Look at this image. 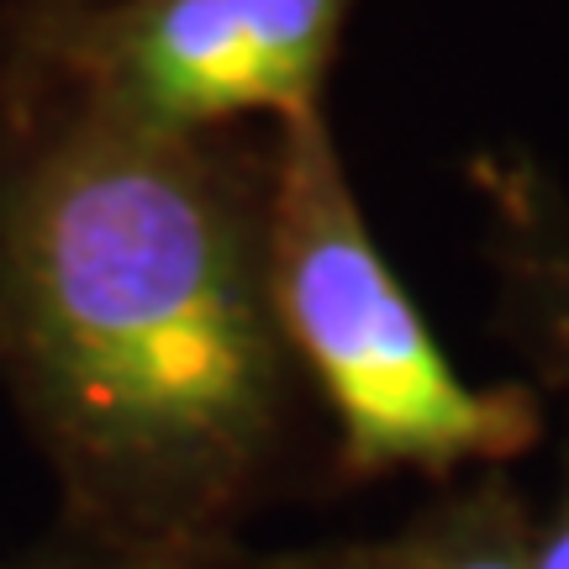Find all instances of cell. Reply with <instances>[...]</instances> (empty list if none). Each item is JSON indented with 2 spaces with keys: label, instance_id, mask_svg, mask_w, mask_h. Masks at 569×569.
Returning a JSON list of instances; mask_svg holds the SVG:
<instances>
[{
  "label": "cell",
  "instance_id": "obj_6",
  "mask_svg": "<svg viewBox=\"0 0 569 569\" xmlns=\"http://www.w3.org/2000/svg\"><path fill=\"white\" fill-rule=\"evenodd\" d=\"M253 549V543H248ZM243 553H232L222 565H142V559H127V553H111L101 543H84L74 532H63L59 522L42 532L38 543H27L17 553H0V569H243Z\"/></svg>",
  "mask_w": 569,
  "mask_h": 569
},
{
  "label": "cell",
  "instance_id": "obj_5",
  "mask_svg": "<svg viewBox=\"0 0 569 569\" xmlns=\"http://www.w3.org/2000/svg\"><path fill=\"white\" fill-rule=\"evenodd\" d=\"M532 496L511 469L432 490L407 522L301 549H248L243 569H532Z\"/></svg>",
  "mask_w": 569,
  "mask_h": 569
},
{
  "label": "cell",
  "instance_id": "obj_7",
  "mask_svg": "<svg viewBox=\"0 0 569 569\" xmlns=\"http://www.w3.org/2000/svg\"><path fill=\"white\" fill-rule=\"evenodd\" d=\"M96 0H0V27L11 21H42V17H63V11H80Z\"/></svg>",
  "mask_w": 569,
  "mask_h": 569
},
{
  "label": "cell",
  "instance_id": "obj_1",
  "mask_svg": "<svg viewBox=\"0 0 569 569\" xmlns=\"http://www.w3.org/2000/svg\"><path fill=\"white\" fill-rule=\"evenodd\" d=\"M264 184L269 127L0 106V386L63 532L222 565L259 511L327 475L269 290Z\"/></svg>",
  "mask_w": 569,
  "mask_h": 569
},
{
  "label": "cell",
  "instance_id": "obj_4",
  "mask_svg": "<svg viewBox=\"0 0 569 569\" xmlns=\"http://www.w3.org/2000/svg\"><path fill=\"white\" fill-rule=\"evenodd\" d=\"M469 190L486 211V264L496 327L559 411V465L532 507V569H569V190L532 148H486L469 159Z\"/></svg>",
  "mask_w": 569,
  "mask_h": 569
},
{
  "label": "cell",
  "instance_id": "obj_2",
  "mask_svg": "<svg viewBox=\"0 0 569 569\" xmlns=\"http://www.w3.org/2000/svg\"><path fill=\"white\" fill-rule=\"evenodd\" d=\"M269 290L327 443V486L511 469L549 438L532 380L475 386L411 301L348 180L327 106L269 127Z\"/></svg>",
  "mask_w": 569,
  "mask_h": 569
},
{
  "label": "cell",
  "instance_id": "obj_3",
  "mask_svg": "<svg viewBox=\"0 0 569 569\" xmlns=\"http://www.w3.org/2000/svg\"><path fill=\"white\" fill-rule=\"evenodd\" d=\"M359 0H96L0 27V106L153 132L274 127L327 106Z\"/></svg>",
  "mask_w": 569,
  "mask_h": 569
}]
</instances>
